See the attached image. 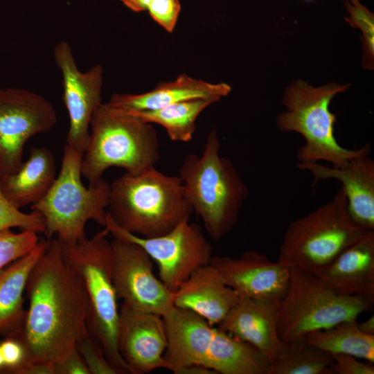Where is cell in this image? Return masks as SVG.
<instances>
[{
	"label": "cell",
	"instance_id": "cell-1",
	"mask_svg": "<svg viewBox=\"0 0 374 374\" xmlns=\"http://www.w3.org/2000/svg\"><path fill=\"white\" fill-rule=\"evenodd\" d=\"M26 291L28 308L22 328L9 337L23 345V365L55 364L76 348L88 330L89 316L84 284L64 260L57 238L48 240L30 273Z\"/></svg>",
	"mask_w": 374,
	"mask_h": 374
},
{
	"label": "cell",
	"instance_id": "cell-2",
	"mask_svg": "<svg viewBox=\"0 0 374 374\" xmlns=\"http://www.w3.org/2000/svg\"><path fill=\"white\" fill-rule=\"evenodd\" d=\"M168 346L163 357L175 374L192 366L216 374H267L269 361L252 345L172 305L163 315Z\"/></svg>",
	"mask_w": 374,
	"mask_h": 374
},
{
	"label": "cell",
	"instance_id": "cell-3",
	"mask_svg": "<svg viewBox=\"0 0 374 374\" xmlns=\"http://www.w3.org/2000/svg\"><path fill=\"white\" fill-rule=\"evenodd\" d=\"M193 212L179 177L155 168L125 172L110 184L108 216L122 229L143 238L164 235Z\"/></svg>",
	"mask_w": 374,
	"mask_h": 374
},
{
	"label": "cell",
	"instance_id": "cell-4",
	"mask_svg": "<svg viewBox=\"0 0 374 374\" xmlns=\"http://www.w3.org/2000/svg\"><path fill=\"white\" fill-rule=\"evenodd\" d=\"M220 148L213 129L207 136L202 154L186 155L178 175L193 211L215 240L222 239L235 226L249 195L232 161L220 156Z\"/></svg>",
	"mask_w": 374,
	"mask_h": 374
},
{
	"label": "cell",
	"instance_id": "cell-5",
	"mask_svg": "<svg viewBox=\"0 0 374 374\" xmlns=\"http://www.w3.org/2000/svg\"><path fill=\"white\" fill-rule=\"evenodd\" d=\"M90 139L81 161L89 185L96 184L112 167L137 175L159 160V141L154 127L121 110L100 104L90 123Z\"/></svg>",
	"mask_w": 374,
	"mask_h": 374
},
{
	"label": "cell",
	"instance_id": "cell-6",
	"mask_svg": "<svg viewBox=\"0 0 374 374\" xmlns=\"http://www.w3.org/2000/svg\"><path fill=\"white\" fill-rule=\"evenodd\" d=\"M108 235L104 228L92 238L85 237L73 244L59 242L64 260L85 287L89 302V331L99 342L107 361L118 374H132L118 348L119 310L112 280V247Z\"/></svg>",
	"mask_w": 374,
	"mask_h": 374
},
{
	"label": "cell",
	"instance_id": "cell-7",
	"mask_svg": "<svg viewBox=\"0 0 374 374\" xmlns=\"http://www.w3.org/2000/svg\"><path fill=\"white\" fill-rule=\"evenodd\" d=\"M367 231L350 217L341 186L329 202L289 224L278 261L317 275Z\"/></svg>",
	"mask_w": 374,
	"mask_h": 374
},
{
	"label": "cell",
	"instance_id": "cell-8",
	"mask_svg": "<svg viewBox=\"0 0 374 374\" xmlns=\"http://www.w3.org/2000/svg\"><path fill=\"white\" fill-rule=\"evenodd\" d=\"M82 157L65 144L58 176L46 194L31 205L44 219L47 240L56 235L61 243L73 244L86 237L88 221L105 226L110 184L102 178L85 187L81 181Z\"/></svg>",
	"mask_w": 374,
	"mask_h": 374
},
{
	"label": "cell",
	"instance_id": "cell-9",
	"mask_svg": "<svg viewBox=\"0 0 374 374\" xmlns=\"http://www.w3.org/2000/svg\"><path fill=\"white\" fill-rule=\"evenodd\" d=\"M348 87L338 83L314 87L298 80L286 89L283 98L286 110L277 116L276 125L283 132H296L304 138V145L297 151L299 163L322 161L341 167L371 148L367 143L358 149H347L335 138L336 116L329 107L332 99Z\"/></svg>",
	"mask_w": 374,
	"mask_h": 374
},
{
	"label": "cell",
	"instance_id": "cell-10",
	"mask_svg": "<svg viewBox=\"0 0 374 374\" xmlns=\"http://www.w3.org/2000/svg\"><path fill=\"white\" fill-rule=\"evenodd\" d=\"M290 270L288 287L278 305L277 331L283 342L357 319L373 310L374 301L368 298L338 294L312 274L296 267Z\"/></svg>",
	"mask_w": 374,
	"mask_h": 374
},
{
	"label": "cell",
	"instance_id": "cell-11",
	"mask_svg": "<svg viewBox=\"0 0 374 374\" xmlns=\"http://www.w3.org/2000/svg\"><path fill=\"white\" fill-rule=\"evenodd\" d=\"M105 228L114 238L141 246L158 267L159 279L172 292L198 268L207 265L213 257L212 246L202 229L189 220L170 232L154 238H143L117 225L107 214Z\"/></svg>",
	"mask_w": 374,
	"mask_h": 374
},
{
	"label": "cell",
	"instance_id": "cell-12",
	"mask_svg": "<svg viewBox=\"0 0 374 374\" xmlns=\"http://www.w3.org/2000/svg\"><path fill=\"white\" fill-rule=\"evenodd\" d=\"M57 121L53 106L41 95L21 88L0 89V183L21 166L28 140L51 130Z\"/></svg>",
	"mask_w": 374,
	"mask_h": 374
},
{
	"label": "cell",
	"instance_id": "cell-13",
	"mask_svg": "<svg viewBox=\"0 0 374 374\" xmlns=\"http://www.w3.org/2000/svg\"><path fill=\"white\" fill-rule=\"evenodd\" d=\"M112 274L118 299L126 305L162 316L173 305V294L153 272L150 256L139 244L114 238Z\"/></svg>",
	"mask_w": 374,
	"mask_h": 374
},
{
	"label": "cell",
	"instance_id": "cell-14",
	"mask_svg": "<svg viewBox=\"0 0 374 374\" xmlns=\"http://www.w3.org/2000/svg\"><path fill=\"white\" fill-rule=\"evenodd\" d=\"M53 58L61 71L62 100L69 119L65 144L84 154L89 142L92 116L103 103L104 69L96 64L87 71H80L71 47L65 41L54 47Z\"/></svg>",
	"mask_w": 374,
	"mask_h": 374
},
{
	"label": "cell",
	"instance_id": "cell-15",
	"mask_svg": "<svg viewBox=\"0 0 374 374\" xmlns=\"http://www.w3.org/2000/svg\"><path fill=\"white\" fill-rule=\"evenodd\" d=\"M117 343L119 353L132 374L167 369L163 355L168 338L162 316L123 303L119 310Z\"/></svg>",
	"mask_w": 374,
	"mask_h": 374
},
{
	"label": "cell",
	"instance_id": "cell-16",
	"mask_svg": "<svg viewBox=\"0 0 374 374\" xmlns=\"http://www.w3.org/2000/svg\"><path fill=\"white\" fill-rule=\"evenodd\" d=\"M209 264L242 296L280 302L288 287L290 268L254 251L239 258L213 256Z\"/></svg>",
	"mask_w": 374,
	"mask_h": 374
},
{
	"label": "cell",
	"instance_id": "cell-17",
	"mask_svg": "<svg viewBox=\"0 0 374 374\" xmlns=\"http://www.w3.org/2000/svg\"><path fill=\"white\" fill-rule=\"evenodd\" d=\"M371 148L341 167L316 163H298L299 170L310 172L316 184L321 180L340 181L353 221L362 229L374 231V161L369 157Z\"/></svg>",
	"mask_w": 374,
	"mask_h": 374
},
{
	"label": "cell",
	"instance_id": "cell-18",
	"mask_svg": "<svg viewBox=\"0 0 374 374\" xmlns=\"http://www.w3.org/2000/svg\"><path fill=\"white\" fill-rule=\"evenodd\" d=\"M278 301L240 295L217 328L255 347L269 362L282 345L278 331Z\"/></svg>",
	"mask_w": 374,
	"mask_h": 374
},
{
	"label": "cell",
	"instance_id": "cell-19",
	"mask_svg": "<svg viewBox=\"0 0 374 374\" xmlns=\"http://www.w3.org/2000/svg\"><path fill=\"white\" fill-rule=\"evenodd\" d=\"M240 294L225 284L211 265L196 269L173 294V305L218 325L238 303Z\"/></svg>",
	"mask_w": 374,
	"mask_h": 374
},
{
	"label": "cell",
	"instance_id": "cell-20",
	"mask_svg": "<svg viewBox=\"0 0 374 374\" xmlns=\"http://www.w3.org/2000/svg\"><path fill=\"white\" fill-rule=\"evenodd\" d=\"M315 276L338 294L374 301V231H367Z\"/></svg>",
	"mask_w": 374,
	"mask_h": 374
},
{
	"label": "cell",
	"instance_id": "cell-21",
	"mask_svg": "<svg viewBox=\"0 0 374 374\" xmlns=\"http://www.w3.org/2000/svg\"><path fill=\"white\" fill-rule=\"evenodd\" d=\"M231 90L230 85L224 82L211 83L181 74L175 80L162 82L152 90L145 93H114L106 103L123 111L153 110L199 98H214L220 101Z\"/></svg>",
	"mask_w": 374,
	"mask_h": 374
},
{
	"label": "cell",
	"instance_id": "cell-22",
	"mask_svg": "<svg viewBox=\"0 0 374 374\" xmlns=\"http://www.w3.org/2000/svg\"><path fill=\"white\" fill-rule=\"evenodd\" d=\"M48 240H39L26 256L0 271V332L13 337L21 329L26 312L23 294L30 273L43 254Z\"/></svg>",
	"mask_w": 374,
	"mask_h": 374
},
{
	"label": "cell",
	"instance_id": "cell-23",
	"mask_svg": "<svg viewBox=\"0 0 374 374\" xmlns=\"http://www.w3.org/2000/svg\"><path fill=\"white\" fill-rule=\"evenodd\" d=\"M55 162L53 153L44 147H35L19 168L0 183L3 193L17 208L39 201L53 184Z\"/></svg>",
	"mask_w": 374,
	"mask_h": 374
},
{
	"label": "cell",
	"instance_id": "cell-24",
	"mask_svg": "<svg viewBox=\"0 0 374 374\" xmlns=\"http://www.w3.org/2000/svg\"><path fill=\"white\" fill-rule=\"evenodd\" d=\"M218 101L214 98H199L153 110L121 111L145 123L161 125L173 141L188 142L195 132L199 115L209 105Z\"/></svg>",
	"mask_w": 374,
	"mask_h": 374
},
{
	"label": "cell",
	"instance_id": "cell-25",
	"mask_svg": "<svg viewBox=\"0 0 374 374\" xmlns=\"http://www.w3.org/2000/svg\"><path fill=\"white\" fill-rule=\"evenodd\" d=\"M303 338L330 354L350 355L374 363V335L362 332L357 319L314 331Z\"/></svg>",
	"mask_w": 374,
	"mask_h": 374
},
{
	"label": "cell",
	"instance_id": "cell-26",
	"mask_svg": "<svg viewBox=\"0 0 374 374\" xmlns=\"http://www.w3.org/2000/svg\"><path fill=\"white\" fill-rule=\"evenodd\" d=\"M332 364L331 354L300 338L282 343L267 374H332Z\"/></svg>",
	"mask_w": 374,
	"mask_h": 374
},
{
	"label": "cell",
	"instance_id": "cell-27",
	"mask_svg": "<svg viewBox=\"0 0 374 374\" xmlns=\"http://www.w3.org/2000/svg\"><path fill=\"white\" fill-rule=\"evenodd\" d=\"M39 240L37 233L32 231L13 233L11 229L1 230L0 271L31 251Z\"/></svg>",
	"mask_w": 374,
	"mask_h": 374
},
{
	"label": "cell",
	"instance_id": "cell-28",
	"mask_svg": "<svg viewBox=\"0 0 374 374\" xmlns=\"http://www.w3.org/2000/svg\"><path fill=\"white\" fill-rule=\"evenodd\" d=\"M13 227L44 233V219L37 211L32 210L29 213L21 211L6 198L0 185V231Z\"/></svg>",
	"mask_w": 374,
	"mask_h": 374
},
{
	"label": "cell",
	"instance_id": "cell-29",
	"mask_svg": "<svg viewBox=\"0 0 374 374\" xmlns=\"http://www.w3.org/2000/svg\"><path fill=\"white\" fill-rule=\"evenodd\" d=\"M349 13L346 19L362 33V46L364 52L363 64L368 69H373L374 55V15L366 6L358 3L352 4L346 1Z\"/></svg>",
	"mask_w": 374,
	"mask_h": 374
},
{
	"label": "cell",
	"instance_id": "cell-30",
	"mask_svg": "<svg viewBox=\"0 0 374 374\" xmlns=\"http://www.w3.org/2000/svg\"><path fill=\"white\" fill-rule=\"evenodd\" d=\"M76 348L90 374H118L107 361L100 344L89 330L78 341Z\"/></svg>",
	"mask_w": 374,
	"mask_h": 374
},
{
	"label": "cell",
	"instance_id": "cell-31",
	"mask_svg": "<svg viewBox=\"0 0 374 374\" xmlns=\"http://www.w3.org/2000/svg\"><path fill=\"white\" fill-rule=\"evenodd\" d=\"M147 10L154 21L172 33L177 22L181 4L179 0H154Z\"/></svg>",
	"mask_w": 374,
	"mask_h": 374
},
{
	"label": "cell",
	"instance_id": "cell-32",
	"mask_svg": "<svg viewBox=\"0 0 374 374\" xmlns=\"http://www.w3.org/2000/svg\"><path fill=\"white\" fill-rule=\"evenodd\" d=\"M333 364L331 366L332 374H373V363H365L353 355L346 354H331Z\"/></svg>",
	"mask_w": 374,
	"mask_h": 374
},
{
	"label": "cell",
	"instance_id": "cell-33",
	"mask_svg": "<svg viewBox=\"0 0 374 374\" xmlns=\"http://www.w3.org/2000/svg\"><path fill=\"white\" fill-rule=\"evenodd\" d=\"M0 346L4 366L8 367L15 373L25 362L26 353L23 345L17 339L8 337L1 343Z\"/></svg>",
	"mask_w": 374,
	"mask_h": 374
},
{
	"label": "cell",
	"instance_id": "cell-34",
	"mask_svg": "<svg viewBox=\"0 0 374 374\" xmlns=\"http://www.w3.org/2000/svg\"><path fill=\"white\" fill-rule=\"evenodd\" d=\"M54 364L55 374H90L76 348Z\"/></svg>",
	"mask_w": 374,
	"mask_h": 374
},
{
	"label": "cell",
	"instance_id": "cell-35",
	"mask_svg": "<svg viewBox=\"0 0 374 374\" xmlns=\"http://www.w3.org/2000/svg\"><path fill=\"white\" fill-rule=\"evenodd\" d=\"M17 374H55V364L50 362H33L23 365Z\"/></svg>",
	"mask_w": 374,
	"mask_h": 374
},
{
	"label": "cell",
	"instance_id": "cell-36",
	"mask_svg": "<svg viewBox=\"0 0 374 374\" xmlns=\"http://www.w3.org/2000/svg\"><path fill=\"white\" fill-rule=\"evenodd\" d=\"M127 8L135 12L148 10L150 4L154 0H120Z\"/></svg>",
	"mask_w": 374,
	"mask_h": 374
},
{
	"label": "cell",
	"instance_id": "cell-37",
	"mask_svg": "<svg viewBox=\"0 0 374 374\" xmlns=\"http://www.w3.org/2000/svg\"><path fill=\"white\" fill-rule=\"evenodd\" d=\"M359 329L364 333L374 335V317L372 315L366 320L358 323Z\"/></svg>",
	"mask_w": 374,
	"mask_h": 374
},
{
	"label": "cell",
	"instance_id": "cell-38",
	"mask_svg": "<svg viewBox=\"0 0 374 374\" xmlns=\"http://www.w3.org/2000/svg\"><path fill=\"white\" fill-rule=\"evenodd\" d=\"M4 366V361L3 357L2 351L0 346V368Z\"/></svg>",
	"mask_w": 374,
	"mask_h": 374
},
{
	"label": "cell",
	"instance_id": "cell-39",
	"mask_svg": "<svg viewBox=\"0 0 374 374\" xmlns=\"http://www.w3.org/2000/svg\"><path fill=\"white\" fill-rule=\"evenodd\" d=\"M350 1L349 2L352 4H357L358 3H359V0H348Z\"/></svg>",
	"mask_w": 374,
	"mask_h": 374
}]
</instances>
